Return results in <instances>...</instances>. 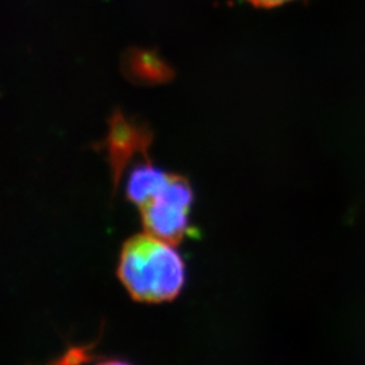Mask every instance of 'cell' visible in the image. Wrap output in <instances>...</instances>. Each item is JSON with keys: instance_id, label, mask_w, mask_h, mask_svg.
Listing matches in <instances>:
<instances>
[{"instance_id": "8992f818", "label": "cell", "mask_w": 365, "mask_h": 365, "mask_svg": "<svg viewBox=\"0 0 365 365\" xmlns=\"http://www.w3.org/2000/svg\"><path fill=\"white\" fill-rule=\"evenodd\" d=\"M96 365H134L129 363V361H125V360H119V359H111V360H105V361H101Z\"/></svg>"}, {"instance_id": "3957f363", "label": "cell", "mask_w": 365, "mask_h": 365, "mask_svg": "<svg viewBox=\"0 0 365 365\" xmlns=\"http://www.w3.org/2000/svg\"><path fill=\"white\" fill-rule=\"evenodd\" d=\"M152 143L149 130L117 113L110 120V131L103 143V149L110 164L114 188H118L128 164L138 155L148 156Z\"/></svg>"}, {"instance_id": "6da1fadb", "label": "cell", "mask_w": 365, "mask_h": 365, "mask_svg": "<svg viewBox=\"0 0 365 365\" xmlns=\"http://www.w3.org/2000/svg\"><path fill=\"white\" fill-rule=\"evenodd\" d=\"M117 274L131 299L150 304L176 299L187 280L185 262L176 245L146 232L123 242Z\"/></svg>"}, {"instance_id": "277c9868", "label": "cell", "mask_w": 365, "mask_h": 365, "mask_svg": "<svg viewBox=\"0 0 365 365\" xmlns=\"http://www.w3.org/2000/svg\"><path fill=\"white\" fill-rule=\"evenodd\" d=\"M126 69L131 78L138 81L152 83L170 78V68L150 52H131L126 61Z\"/></svg>"}, {"instance_id": "5b68a950", "label": "cell", "mask_w": 365, "mask_h": 365, "mask_svg": "<svg viewBox=\"0 0 365 365\" xmlns=\"http://www.w3.org/2000/svg\"><path fill=\"white\" fill-rule=\"evenodd\" d=\"M250 4L256 6V7H264V9H271V7H277L282 4H286L288 1H294V0H247Z\"/></svg>"}, {"instance_id": "7a4b0ae2", "label": "cell", "mask_w": 365, "mask_h": 365, "mask_svg": "<svg viewBox=\"0 0 365 365\" xmlns=\"http://www.w3.org/2000/svg\"><path fill=\"white\" fill-rule=\"evenodd\" d=\"M194 190L180 175L168 172L155 191L137 206L145 232L179 245L192 237Z\"/></svg>"}]
</instances>
